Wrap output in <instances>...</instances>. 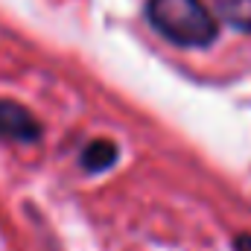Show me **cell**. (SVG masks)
<instances>
[{
    "label": "cell",
    "instance_id": "cell-4",
    "mask_svg": "<svg viewBox=\"0 0 251 251\" xmlns=\"http://www.w3.org/2000/svg\"><path fill=\"white\" fill-rule=\"evenodd\" d=\"M210 12L216 21H225L251 35V0H210Z\"/></svg>",
    "mask_w": 251,
    "mask_h": 251
},
{
    "label": "cell",
    "instance_id": "cell-3",
    "mask_svg": "<svg viewBox=\"0 0 251 251\" xmlns=\"http://www.w3.org/2000/svg\"><path fill=\"white\" fill-rule=\"evenodd\" d=\"M117 158H120V146H117L114 140L100 137V140H91V143L82 149L79 164H82L85 173H105V170H111V167L117 164Z\"/></svg>",
    "mask_w": 251,
    "mask_h": 251
},
{
    "label": "cell",
    "instance_id": "cell-2",
    "mask_svg": "<svg viewBox=\"0 0 251 251\" xmlns=\"http://www.w3.org/2000/svg\"><path fill=\"white\" fill-rule=\"evenodd\" d=\"M41 137V123L29 108L12 100H0V140L12 143H35Z\"/></svg>",
    "mask_w": 251,
    "mask_h": 251
},
{
    "label": "cell",
    "instance_id": "cell-5",
    "mask_svg": "<svg viewBox=\"0 0 251 251\" xmlns=\"http://www.w3.org/2000/svg\"><path fill=\"white\" fill-rule=\"evenodd\" d=\"M234 251H251V234H237Z\"/></svg>",
    "mask_w": 251,
    "mask_h": 251
},
{
    "label": "cell",
    "instance_id": "cell-1",
    "mask_svg": "<svg viewBox=\"0 0 251 251\" xmlns=\"http://www.w3.org/2000/svg\"><path fill=\"white\" fill-rule=\"evenodd\" d=\"M146 21L176 47L204 50L219 38V21L204 0H146Z\"/></svg>",
    "mask_w": 251,
    "mask_h": 251
}]
</instances>
